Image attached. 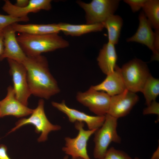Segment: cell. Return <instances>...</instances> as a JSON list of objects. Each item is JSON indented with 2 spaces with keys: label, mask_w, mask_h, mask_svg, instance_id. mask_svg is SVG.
<instances>
[{
  "label": "cell",
  "mask_w": 159,
  "mask_h": 159,
  "mask_svg": "<svg viewBox=\"0 0 159 159\" xmlns=\"http://www.w3.org/2000/svg\"><path fill=\"white\" fill-rule=\"evenodd\" d=\"M6 146L3 144L0 145V159H11L7 153Z\"/></svg>",
  "instance_id": "obj_27"
},
{
  "label": "cell",
  "mask_w": 159,
  "mask_h": 159,
  "mask_svg": "<svg viewBox=\"0 0 159 159\" xmlns=\"http://www.w3.org/2000/svg\"><path fill=\"white\" fill-rule=\"evenodd\" d=\"M68 158H69V156L68 155H65L63 159H68ZM77 159H83L82 158H79Z\"/></svg>",
  "instance_id": "obj_32"
},
{
  "label": "cell",
  "mask_w": 159,
  "mask_h": 159,
  "mask_svg": "<svg viewBox=\"0 0 159 159\" xmlns=\"http://www.w3.org/2000/svg\"><path fill=\"white\" fill-rule=\"evenodd\" d=\"M16 39L27 56H37L69 45L68 42L57 33L39 35L20 33Z\"/></svg>",
  "instance_id": "obj_2"
},
{
  "label": "cell",
  "mask_w": 159,
  "mask_h": 159,
  "mask_svg": "<svg viewBox=\"0 0 159 159\" xmlns=\"http://www.w3.org/2000/svg\"><path fill=\"white\" fill-rule=\"evenodd\" d=\"M107 30L108 42L117 44L123 25V20L119 16L113 14L109 16L102 24Z\"/></svg>",
  "instance_id": "obj_20"
},
{
  "label": "cell",
  "mask_w": 159,
  "mask_h": 159,
  "mask_svg": "<svg viewBox=\"0 0 159 159\" xmlns=\"http://www.w3.org/2000/svg\"><path fill=\"white\" fill-rule=\"evenodd\" d=\"M139 24L137 31L132 37L127 39V42H135L145 45L151 50L153 60H159V54L154 47L155 33L152 26L143 11L139 16Z\"/></svg>",
  "instance_id": "obj_12"
},
{
  "label": "cell",
  "mask_w": 159,
  "mask_h": 159,
  "mask_svg": "<svg viewBox=\"0 0 159 159\" xmlns=\"http://www.w3.org/2000/svg\"><path fill=\"white\" fill-rule=\"evenodd\" d=\"M143 94L147 106L155 100L159 94V80L151 74L147 80L141 92Z\"/></svg>",
  "instance_id": "obj_22"
},
{
  "label": "cell",
  "mask_w": 159,
  "mask_h": 159,
  "mask_svg": "<svg viewBox=\"0 0 159 159\" xmlns=\"http://www.w3.org/2000/svg\"><path fill=\"white\" fill-rule=\"evenodd\" d=\"M4 49V38L2 32L0 34V56L2 54Z\"/></svg>",
  "instance_id": "obj_30"
},
{
  "label": "cell",
  "mask_w": 159,
  "mask_h": 159,
  "mask_svg": "<svg viewBox=\"0 0 159 159\" xmlns=\"http://www.w3.org/2000/svg\"><path fill=\"white\" fill-rule=\"evenodd\" d=\"M119 0H93L89 3L80 1L77 4L85 11L86 24H102L118 8Z\"/></svg>",
  "instance_id": "obj_6"
},
{
  "label": "cell",
  "mask_w": 159,
  "mask_h": 159,
  "mask_svg": "<svg viewBox=\"0 0 159 159\" xmlns=\"http://www.w3.org/2000/svg\"><path fill=\"white\" fill-rule=\"evenodd\" d=\"M120 69L126 89L135 93L141 92L151 75L146 63L136 58L124 64Z\"/></svg>",
  "instance_id": "obj_4"
},
{
  "label": "cell",
  "mask_w": 159,
  "mask_h": 159,
  "mask_svg": "<svg viewBox=\"0 0 159 159\" xmlns=\"http://www.w3.org/2000/svg\"><path fill=\"white\" fill-rule=\"evenodd\" d=\"M2 32L4 49L0 56V60L7 58L22 63L27 56L17 40L16 32L10 25L4 29Z\"/></svg>",
  "instance_id": "obj_14"
},
{
  "label": "cell",
  "mask_w": 159,
  "mask_h": 159,
  "mask_svg": "<svg viewBox=\"0 0 159 159\" xmlns=\"http://www.w3.org/2000/svg\"><path fill=\"white\" fill-rule=\"evenodd\" d=\"M29 20L28 17L17 18L10 15L0 14V31H2L6 27L20 21H28Z\"/></svg>",
  "instance_id": "obj_23"
},
{
  "label": "cell",
  "mask_w": 159,
  "mask_h": 159,
  "mask_svg": "<svg viewBox=\"0 0 159 159\" xmlns=\"http://www.w3.org/2000/svg\"><path fill=\"white\" fill-rule=\"evenodd\" d=\"M159 146L156 150L153 153L150 159H159Z\"/></svg>",
  "instance_id": "obj_31"
},
{
  "label": "cell",
  "mask_w": 159,
  "mask_h": 159,
  "mask_svg": "<svg viewBox=\"0 0 159 159\" xmlns=\"http://www.w3.org/2000/svg\"><path fill=\"white\" fill-rule=\"evenodd\" d=\"M133 159H140L138 157H136L135 158H133Z\"/></svg>",
  "instance_id": "obj_33"
},
{
  "label": "cell",
  "mask_w": 159,
  "mask_h": 159,
  "mask_svg": "<svg viewBox=\"0 0 159 159\" xmlns=\"http://www.w3.org/2000/svg\"><path fill=\"white\" fill-rule=\"evenodd\" d=\"M3 10L14 17L22 18L28 17L30 13H37L42 10L49 11L52 8L50 0H30L26 6L20 8L16 6L9 0H4Z\"/></svg>",
  "instance_id": "obj_15"
},
{
  "label": "cell",
  "mask_w": 159,
  "mask_h": 159,
  "mask_svg": "<svg viewBox=\"0 0 159 159\" xmlns=\"http://www.w3.org/2000/svg\"><path fill=\"white\" fill-rule=\"evenodd\" d=\"M111 97L106 92L93 89L91 86L84 92H79L77 100L97 116H105L109 110Z\"/></svg>",
  "instance_id": "obj_8"
},
{
  "label": "cell",
  "mask_w": 159,
  "mask_h": 159,
  "mask_svg": "<svg viewBox=\"0 0 159 159\" xmlns=\"http://www.w3.org/2000/svg\"><path fill=\"white\" fill-rule=\"evenodd\" d=\"M16 32L31 35H39L57 33L60 31L58 24H24L15 23L11 25Z\"/></svg>",
  "instance_id": "obj_18"
},
{
  "label": "cell",
  "mask_w": 159,
  "mask_h": 159,
  "mask_svg": "<svg viewBox=\"0 0 159 159\" xmlns=\"http://www.w3.org/2000/svg\"><path fill=\"white\" fill-rule=\"evenodd\" d=\"M51 104L53 106L65 114L71 122H85L89 130H97L103 124L105 116H93L87 115L77 110L67 106L65 101L63 100L61 102L53 101Z\"/></svg>",
  "instance_id": "obj_10"
},
{
  "label": "cell",
  "mask_w": 159,
  "mask_h": 159,
  "mask_svg": "<svg viewBox=\"0 0 159 159\" xmlns=\"http://www.w3.org/2000/svg\"><path fill=\"white\" fill-rule=\"evenodd\" d=\"M117 119L107 114L103 124L94 133L93 156L95 159H103L111 142L121 143V138L117 130Z\"/></svg>",
  "instance_id": "obj_3"
},
{
  "label": "cell",
  "mask_w": 159,
  "mask_h": 159,
  "mask_svg": "<svg viewBox=\"0 0 159 159\" xmlns=\"http://www.w3.org/2000/svg\"><path fill=\"white\" fill-rule=\"evenodd\" d=\"M143 12L155 30L159 29V1L147 0L142 8Z\"/></svg>",
  "instance_id": "obj_21"
},
{
  "label": "cell",
  "mask_w": 159,
  "mask_h": 159,
  "mask_svg": "<svg viewBox=\"0 0 159 159\" xmlns=\"http://www.w3.org/2000/svg\"><path fill=\"white\" fill-rule=\"evenodd\" d=\"M115 46L108 42L105 44L97 58L100 69L106 75L113 72L117 65V57Z\"/></svg>",
  "instance_id": "obj_17"
},
{
  "label": "cell",
  "mask_w": 159,
  "mask_h": 159,
  "mask_svg": "<svg viewBox=\"0 0 159 159\" xmlns=\"http://www.w3.org/2000/svg\"><path fill=\"white\" fill-rule=\"evenodd\" d=\"M155 39L154 47L156 52L159 54V29H156L155 32Z\"/></svg>",
  "instance_id": "obj_28"
},
{
  "label": "cell",
  "mask_w": 159,
  "mask_h": 159,
  "mask_svg": "<svg viewBox=\"0 0 159 159\" xmlns=\"http://www.w3.org/2000/svg\"><path fill=\"white\" fill-rule=\"evenodd\" d=\"M7 59L16 97L22 104L27 106L28 99L31 93L27 82L26 69L22 63Z\"/></svg>",
  "instance_id": "obj_9"
},
{
  "label": "cell",
  "mask_w": 159,
  "mask_h": 159,
  "mask_svg": "<svg viewBox=\"0 0 159 159\" xmlns=\"http://www.w3.org/2000/svg\"><path fill=\"white\" fill-rule=\"evenodd\" d=\"M2 31H0V34H1V32H2Z\"/></svg>",
  "instance_id": "obj_34"
},
{
  "label": "cell",
  "mask_w": 159,
  "mask_h": 159,
  "mask_svg": "<svg viewBox=\"0 0 159 159\" xmlns=\"http://www.w3.org/2000/svg\"><path fill=\"white\" fill-rule=\"evenodd\" d=\"M107 75L102 82L92 87L96 90L105 92L110 97L120 94L126 89L120 68L117 65L114 71Z\"/></svg>",
  "instance_id": "obj_16"
},
{
  "label": "cell",
  "mask_w": 159,
  "mask_h": 159,
  "mask_svg": "<svg viewBox=\"0 0 159 159\" xmlns=\"http://www.w3.org/2000/svg\"><path fill=\"white\" fill-rule=\"evenodd\" d=\"M159 103L155 100L152 102L143 110V115L155 114L159 116Z\"/></svg>",
  "instance_id": "obj_26"
},
{
  "label": "cell",
  "mask_w": 159,
  "mask_h": 159,
  "mask_svg": "<svg viewBox=\"0 0 159 159\" xmlns=\"http://www.w3.org/2000/svg\"><path fill=\"white\" fill-rule=\"evenodd\" d=\"M44 104L43 99H40L37 107L33 109L30 116L28 118H22L19 120L8 133L14 132L24 125L32 124L35 127L36 132L41 133L37 140L38 142H42L47 140L48 135L51 131L60 130V126L52 124L47 119L44 112Z\"/></svg>",
  "instance_id": "obj_5"
},
{
  "label": "cell",
  "mask_w": 159,
  "mask_h": 159,
  "mask_svg": "<svg viewBox=\"0 0 159 159\" xmlns=\"http://www.w3.org/2000/svg\"><path fill=\"white\" fill-rule=\"evenodd\" d=\"M22 64L26 70L27 82L31 94L48 100L60 92L57 82L49 71L45 57L41 54L27 56Z\"/></svg>",
  "instance_id": "obj_1"
},
{
  "label": "cell",
  "mask_w": 159,
  "mask_h": 159,
  "mask_svg": "<svg viewBox=\"0 0 159 159\" xmlns=\"http://www.w3.org/2000/svg\"><path fill=\"white\" fill-rule=\"evenodd\" d=\"M29 1V0H17L14 5L19 7H24L28 5Z\"/></svg>",
  "instance_id": "obj_29"
},
{
  "label": "cell",
  "mask_w": 159,
  "mask_h": 159,
  "mask_svg": "<svg viewBox=\"0 0 159 159\" xmlns=\"http://www.w3.org/2000/svg\"><path fill=\"white\" fill-rule=\"evenodd\" d=\"M7 91L5 97L0 101V117L12 115L19 118L32 114L33 109L29 108L18 100L13 87L9 86Z\"/></svg>",
  "instance_id": "obj_13"
},
{
  "label": "cell",
  "mask_w": 159,
  "mask_h": 159,
  "mask_svg": "<svg viewBox=\"0 0 159 159\" xmlns=\"http://www.w3.org/2000/svg\"><path fill=\"white\" fill-rule=\"evenodd\" d=\"M103 159H133L125 152L112 147L108 149Z\"/></svg>",
  "instance_id": "obj_24"
},
{
  "label": "cell",
  "mask_w": 159,
  "mask_h": 159,
  "mask_svg": "<svg viewBox=\"0 0 159 159\" xmlns=\"http://www.w3.org/2000/svg\"><path fill=\"white\" fill-rule=\"evenodd\" d=\"M60 31L65 35L79 36L91 32L101 31L104 28L102 24H73L65 23L58 24Z\"/></svg>",
  "instance_id": "obj_19"
},
{
  "label": "cell",
  "mask_w": 159,
  "mask_h": 159,
  "mask_svg": "<svg viewBox=\"0 0 159 159\" xmlns=\"http://www.w3.org/2000/svg\"></svg>",
  "instance_id": "obj_35"
},
{
  "label": "cell",
  "mask_w": 159,
  "mask_h": 159,
  "mask_svg": "<svg viewBox=\"0 0 159 159\" xmlns=\"http://www.w3.org/2000/svg\"><path fill=\"white\" fill-rule=\"evenodd\" d=\"M139 99L136 93L126 89L122 93L111 97L107 114L117 119L124 117L130 113Z\"/></svg>",
  "instance_id": "obj_11"
},
{
  "label": "cell",
  "mask_w": 159,
  "mask_h": 159,
  "mask_svg": "<svg viewBox=\"0 0 159 159\" xmlns=\"http://www.w3.org/2000/svg\"><path fill=\"white\" fill-rule=\"evenodd\" d=\"M74 127L78 131V135L75 138L66 137L65 145L62 148V150L67 155H70L72 159H91L87 152V143L97 130H85L83 128L84 122H75Z\"/></svg>",
  "instance_id": "obj_7"
},
{
  "label": "cell",
  "mask_w": 159,
  "mask_h": 159,
  "mask_svg": "<svg viewBox=\"0 0 159 159\" xmlns=\"http://www.w3.org/2000/svg\"><path fill=\"white\" fill-rule=\"evenodd\" d=\"M147 0H124V1L130 7L132 11L135 12L143 8Z\"/></svg>",
  "instance_id": "obj_25"
}]
</instances>
